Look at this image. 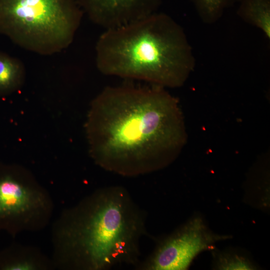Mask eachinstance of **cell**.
<instances>
[{
  "instance_id": "1",
  "label": "cell",
  "mask_w": 270,
  "mask_h": 270,
  "mask_svg": "<svg viewBox=\"0 0 270 270\" xmlns=\"http://www.w3.org/2000/svg\"><path fill=\"white\" fill-rule=\"evenodd\" d=\"M86 127L96 161L126 175L168 164L187 138L177 99L157 86L106 88L93 100Z\"/></svg>"
},
{
  "instance_id": "2",
  "label": "cell",
  "mask_w": 270,
  "mask_h": 270,
  "mask_svg": "<svg viewBox=\"0 0 270 270\" xmlns=\"http://www.w3.org/2000/svg\"><path fill=\"white\" fill-rule=\"evenodd\" d=\"M96 52V66L103 74L163 88L182 86L195 66L182 27L168 14L158 12L106 30L98 39Z\"/></svg>"
},
{
  "instance_id": "3",
  "label": "cell",
  "mask_w": 270,
  "mask_h": 270,
  "mask_svg": "<svg viewBox=\"0 0 270 270\" xmlns=\"http://www.w3.org/2000/svg\"><path fill=\"white\" fill-rule=\"evenodd\" d=\"M84 212L74 226L72 241L85 266L103 270L136 261L143 219L122 188L102 190Z\"/></svg>"
},
{
  "instance_id": "4",
  "label": "cell",
  "mask_w": 270,
  "mask_h": 270,
  "mask_svg": "<svg viewBox=\"0 0 270 270\" xmlns=\"http://www.w3.org/2000/svg\"><path fill=\"white\" fill-rule=\"evenodd\" d=\"M83 14L76 0H0V34L27 50L50 56L70 45Z\"/></svg>"
},
{
  "instance_id": "5",
  "label": "cell",
  "mask_w": 270,
  "mask_h": 270,
  "mask_svg": "<svg viewBox=\"0 0 270 270\" xmlns=\"http://www.w3.org/2000/svg\"><path fill=\"white\" fill-rule=\"evenodd\" d=\"M230 238L212 232L200 216H195L163 240L147 262L153 270L188 269L194 258L214 244Z\"/></svg>"
},
{
  "instance_id": "6",
  "label": "cell",
  "mask_w": 270,
  "mask_h": 270,
  "mask_svg": "<svg viewBox=\"0 0 270 270\" xmlns=\"http://www.w3.org/2000/svg\"><path fill=\"white\" fill-rule=\"evenodd\" d=\"M84 14L106 30L121 26L154 12L162 0H76Z\"/></svg>"
},
{
  "instance_id": "7",
  "label": "cell",
  "mask_w": 270,
  "mask_h": 270,
  "mask_svg": "<svg viewBox=\"0 0 270 270\" xmlns=\"http://www.w3.org/2000/svg\"><path fill=\"white\" fill-rule=\"evenodd\" d=\"M40 196L14 175L0 176V220L25 214L40 202Z\"/></svg>"
},
{
  "instance_id": "8",
  "label": "cell",
  "mask_w": 270,
  "mask_h": 270,
  "mask_svg": "<svg viewBox=\"0 0 270 270\" xmlns=\"http://www.w3.org/2000/svg\"><path fill=\"white\" fill-rule=\"evenodd\" d=\"M26 69L18 58L0 52V96L10 94L22 86Z\"/></svg>"
},
{
  "instance_id": "9",
  "label": "cell",
  "mask_w": 270,
  "mask_h": 270,
  "mask_svg": "<svg viewBox=\"0 0 270 270\" xmlns=\"http://www.w3.org/2000/svg\"><path fill=\"white\" fill-rule=\"evenodd\" d=\"M238 14L270 38V0H239Z\"/></svg>"
},
{
  "instance_id": "10",
  "label": "cell",
  "mask_w": 270,
  "mask_h": 270,
  "mask_svg": "<svg viewBox=\"0 0 270 270\" xmlns=\"http://www.w3.org/2000/svg\"><path fill=\"white\" fill-rule=\"evenodd\" d=\"M200 18L212 24L220 18L224 10L239 0H191Z\"/></svg>"
},
{
  "instance_id": "11",
  "label": "cell",
  "mask_w": 270,
  "mask_h": 270,
  "mask_svg": "<svg viewBox=\"0 0 270 270\" xmlns=\"http://www.w3.org/2000/svg\"><path fill=\"white\" fill-rule=\"evenodd\" d=\"M214 257V268L217 270H250L256 268L248 258L234 253H216Z\"/></svg>"
},
{
  "instance_id": "12",
  "label": "cell",
  "mask_w": 270,
  "mask_h": 270,
  "mask_svg": "<svg viewBox=\"0 0 270 270\" xmlns=\"http://www.w3.org/2000/svg\"><path fill=\"white\" fill-rule=\"evenodd\" d=\"M34 268V266L33 265L29 262H20L8 265L5 267V269L14 270H32Z\"/></svg>"
}]
</instances>
